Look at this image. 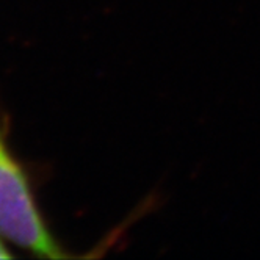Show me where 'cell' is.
I'll return each mask as SVG.
<instances>
[{"label": "cell", "instance_id": "obj_2", "mask_svg": "<svg viewBox=\"0 0 260 260\" xmlns=\"http://www.w3.org/2000/svg\"><path fill=\"white\" fill-rule=\"evenodd\" d=\"M10 257H11V254L7 251L5 245L2 243V240H0V258H10Z\"/></svg>", "mask_w": 260, "mask_h": 260}, {"label": "cell", "instance_id": "obj_1", "mask_svg": "<svg viewBox=\"0 0 260 260\" xmlns=\"http://www.w3.org/2000/svg\"><path fill=\"white\" fill-rule=\"evenodd\" d=\"M0 237L40 257H64L44 224L21 166L0 137Z\"/></svg>", "mask_w": 260, "mask_h": 260}]
</instances>
